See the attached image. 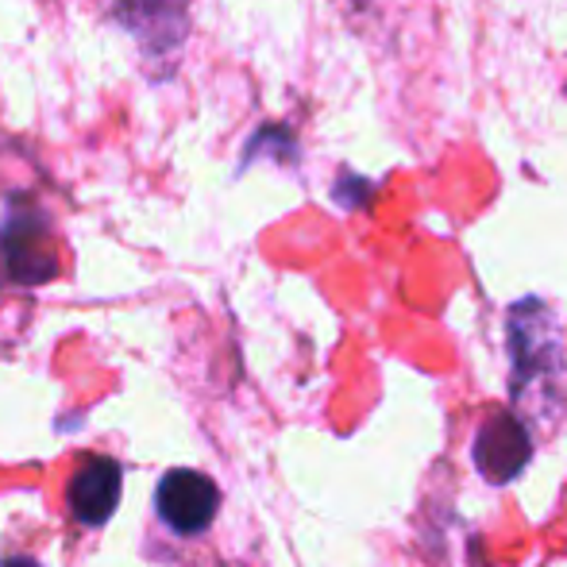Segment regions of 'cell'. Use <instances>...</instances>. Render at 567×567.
I'll use <instances>...</instances> for the list:
<instances>
[{
	"mask_svg": "<svg viewBox=\"0 0 567 567\" xmlns=\"http://www.w3.org/2000/svg\"><path fill=\"white\" fill-rule=\"evenodd\" d=\"M155 509L174 533L194 537V533H205L213 525V517H217V509H220V491L202 471L174 467L158 478Z\"/></svg>",
	"mask_w": 567,
	"mask_h": 567,
	"instance_id": "cell-1",
	"label": "cell"
},
{
	"mask_svg": "<svg viewBox=\"0 0 567 567\" xmlns=\"http://www.w3.org/2000/svg\"><path fill=\"white\" fill-rule=\"evenodd\" d=\"M533 460V441L514 413H491L475 436V467L486 483L502 486L517 478Z\"/></svg>",
	"mask_w": 567,
	"mask_h": 567,
	"instance_id": "cell-2",
	"label": "cell"
},
{
	"mask_svg": "<svg viewBox=\"0 0 567 567\" xmlns=\"http://www.w3.org/2000/svg\"><path fill=\"white\" fill-rule=\"evenodd\" d=\"M120 483H124V475H120L116 460H109V455L85 460L70 478V509L78 522L105 525L120 502Z\"/></svg>",
	"mask_w": 567,
	"mask_h": 567,
	"instance_id": "cell-3",
	"label": "cell"
},
{
	"mask_svg": "<svg viewBox=\"0 0 567 567\" xmlns=\"http://www.w3.org/2000/svg\"><path fill=\"white\" fill-rule=\"evenodd\" d=\"M0 567H43V564H35V560H28V556H12V560H4Z\"/></svg>",
	"mask_w": 567,
	"mask_h": 567,
	"instance_id": "cell-4",
	"label": "cell"
}]
</instances>
